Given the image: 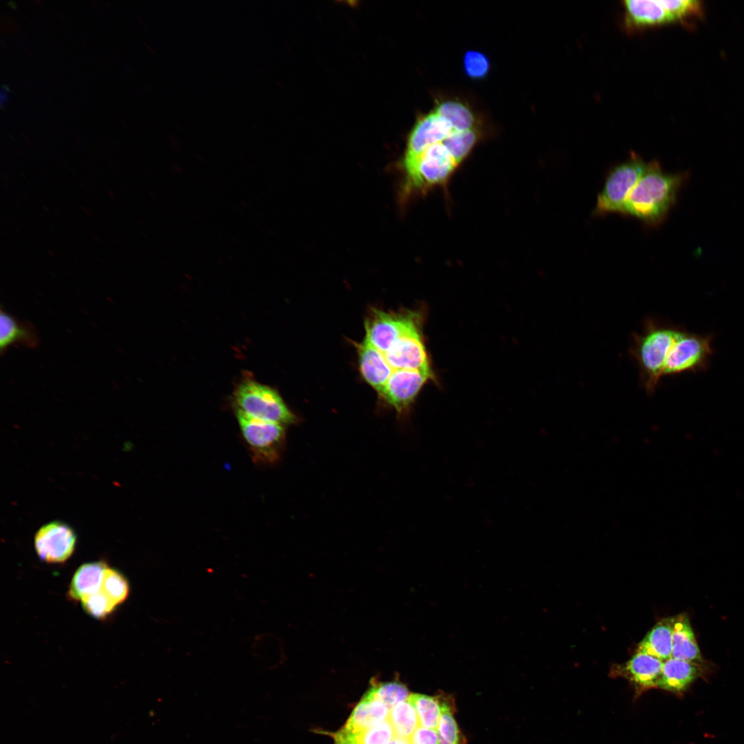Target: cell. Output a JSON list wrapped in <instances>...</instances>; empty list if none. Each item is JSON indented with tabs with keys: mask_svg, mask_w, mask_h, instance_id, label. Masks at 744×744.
Instances as JSON below:
<instances>
[{
	"mask_svg": "<svg viewBox=\"0 0 744 744\" xmlns=\"http://www.w3.org/2000/svg\"><path fill=\"white\" fill-rule=\"evenodd\" d=\"M688 178L686 173H669L652 161L629 194L623 213L645 224L657 225L667 216L675 204L678 193Z\"/></svg>",
	"mask_w": 744,
	"mask_h": 744,
	"instance_id": "6da1fadb",
	"label": "cell"
},
{
	"mask_svg": "<svg viewBox=\"0 0 744 744\" xmlns=\"http://www.w3.org/2000/svg\"><path fill=\"white\" fill-rule=\"evenodd\" d=\"M404 193H425L445 187L459 165L442 142L433 144L421 153L404 156Z\"/></svg>",
	"mask_w": 744,
	"mask_h": 744,
	"instance_id": "7a4b0ae2",
	"label": "cell"
},
{
	"mask_svg": "<svg viewBox=\"0 0 744 744\" xmlns=\"http://www.w3.org/2000/svg\"><path fill=\"white\" fill-rule=\"evenodd\" d=\"M682 332L650 320L641 333L634 336L631 353L639 364L642 382L648 393L655 391L663 377L668 353Z\"/></svg>",
	"mask_w": 744,
	"mask_h": 744,
	"instance_id": "3957f363",
	"label": "cell"
},
{
	"mask_svg": "<svg viewBox=\"0 0 744 744\" xmlns=\"http://www.w3.org/2000/svg\"><path fill=\"white\" fill-rule=\"evenodd\" d=\"M234 399L236 409L249 416L283 426L296 422L297 418L277 391L254 380L240 382L234 391Z\"/></svg>",
	"mask_w": 744,
	"mask_h": 744,
	"instance_id": "277c9868",
	"label": "cell"
},
{
	"mask_svg": "<svg viewBox=\"0 0 744 744\" xmlns=\"http://www.w3.org/2000/svg\"><path fill=\"white\" fill-rule=\"evenodd\" d=\"M646 165L639 156L632 154L629 159L613 167L597 196L595 214H622L624 203L644 172Z\"/></svg>",
	"mask_w": 744,
	"mask_h": 744,
	"instance_id": "5b68a950",
	"label": "cell"
},
{
	"mask_svg": "<svg viewBox=\"0 0 744 744\" xmlns=\"http://www.w3.org/2000/svg\"><path fill=\"white\" fill-rule=\"evenodd\" d=\"M243 437L255 462L273 463L280 455L285 440L283 425L249 416L236 409Z\"/></svg>",
	"mask_w": 744,
	"mask_h": 744,
	"instance_id": "8992f818",
	"label": "cell"
},
{
	"mask_svg": "<svg viewBox=\"0 0 744 744\" xmlns=\"http://www.w3.org/2000/svg\"><path fill=\"white\" fill-rule=\"evenodd\" d=\"M34 544L39 559L46 563L67 561L74 552L76 535L67 524L53 521L43 525L36 533Z\"/></svg>",
	"mask_w": 744,
	"mask_h": 744,
	"instance_id": "52a82bcc",
	"label": "cell"
},
{
	"mask_svg": "<svg viewBox=\"0 0 744 744\" xmlns=\"http://www.w3.org/2000/svg\"><path fill=\"white\" fill-rule=\"evenodd\" d=\"M711 353L710 340L682 332L670 349L663 376L694 370L705 362Z\"/></svg>",
	"mask_w": 744,
	"mask_h": 744,
	"instance_id": "ba28073f",
	"label": "cell"
},
{
	"mask_svg": "<svg viewBox=\"0 0 744 744\" xmlns=\"http://www.w3.org/2000/svg\"><path fill=\"white\" fill-rule=\"evenodd\" d=\"M433 378V373L420 371H397L378 394L399 414H404L408 411L422 386Z\"/></svg>",
	"mask_w": 744,
	"mask_h": 744,
	"instance_id": "9c48e42d",
	"label": "cell"
},
{
	"mask_svg": "<svg viewBox=\"0 0 744 744\" xmlns=\"http://www.w3.org/2000/svg\"><path fill=\"white\" fill-rule=\"evenodd\" d=\"M454 132L449 122L435 111L421 117L410 132L404 156L418 154L442 142Z\"/></svg>",
	"mask_w": 744,
	"mask_h": 744,
	"instance_id": "30bf717a",
	"label": "cell"
},
{
	"mask_svg": "<svg viewBox=\"0 0 744 744\" xmlns=\"http://www.w3.org/2000/svg\"><path fill=\"white\" fill-rule=\"evenodd\" d=\"M663 661L651 655L636 652L626 663L619 666V673L639 690L658 688Z\"/></svg>",
	"mask_w": 744,
	"mask_h": 744,
	"instance_id": "8fae6325",
	"label": "cell"
},
{
	"mask_svg": "<svg viewBox=\"0 0 744 744\" xmlns=\"http://www.w3.org/2000/svg\"><path fill=\"white\" fill-rule=\"evenodd\" d=\"M39 344V333L28 321H21L1 308L0 351L3 355L10 346L36 348Z\"/></svg>",
	"mask_w": 744,
	"mask_h": 744,
	"instance_id": "7c38bea8",
	"label": "cell"
},
{
	"mask_svg": "<svg viewBox=\"0 0 744 744\" xmlns=\"http://www.w3.org/2000/svg\"><path fill=\"white\" fill-rule=\"evenodd\" d=\"M626 24L628 28H644L673 22L659 0L623 1Z\"/></svg>",
	"mask_w": 744,
	"mask_h": 744,
	"instance_id": "4fadbf2b",
	"label": "cell"
},
{
	"mask_svg": "<svg viewBox=\"0 0 744 744\" xmlns=\"http://www.w3.org/2000/svg\"><path fill=\"white\" fill-rule=\"evenodd\" d=\"M389 711L380 701L364 694L340 730L352 733L366 730L388 719Z\"/></svg>",
	"mask_w": 744,
	"mask_h": 744,
	"instance_id": "5bb4252c",
	"label": "cell"
},
{
	"mask_svg": "<svg viewBox=\"0 0 744 744\" xmlns=\"http://www.w3.org/2000/svg\"><path fill=\"white\" fill-rule=\"evenodd\" d=\"M358 349L360 371L365 381L378 393L393 372L380 353L366 340L359 344Z\"/></svg>",
	"mask_w": 744,
	"mask_h": 744,
	"instance_id": "9a60e30c",
	"label": "cell"
},
{
	"mask_svg": "<svg viewBox=\"0 0 744 744\" xmlns=\"http://www.w3.org/2000/svg\"><path fill=\"white\" fill-rule=\"evenodd\" d=\"M701 674L699 663L672 657L663 662L658 688L672 692H683Z\"/></svg>",
	"mask_w": 744,
	"mask_h": 744,
	"instance_id": "2e32d148",
	"label": "cell"
},
{
	"mask_svg": "<svg viewBox=\"0 0 744 744\" xmlns=\"http://www.w3.org/2000/svg\"><path fill=\"white\" fill-rule=\"evenodd\" d=\"M672 657L697 663L701 662V654L688 615L672 617Z\"/></svg>",
	"mask_w": 744,
	"mask_h": 744,
	"instance_id": "e0dca14e",
	"label": "cell"
},
{
	"mask_svg": "<svg viewBox=\"0 0 744 744\" xmlns=\"http://www.w3.org/2000/svg\"><path fill=\"white\" fill-rule=\"evenodd\" d=\"M107 568L104 561L82 564L72 577L68 597L73 601H81L85 597L99 591Z\"/></svg>",
	"mask_w": 744,
	"mask_h": 744,
	"instance_id": "ac0fdd59",
	"label": "cell"
},
{
	"mask_svg": "<svg viewBox=\"0 0 744 744\" xmlns=\"http://www.w3.org/2000/svg\"><path fill=\"white\" fill-rule=\"evenodd\" d=\"M637 652L651 655L663 662L672 658V617L659 621L639 643Z\"/></svg>",
	"mask_w": 744,
	"mask_h": 744,
	"instance_id": "d6986e66",
	"label": "cell"
},
{
	"mask_svg": "<svg viewBox=\"0 0 744 744\" xmlns=\"http://www.w3.org/2000/svg\"><path fill=\"white\" fill-rule=\"evenodd\" d=\"M332 737L333 744H389L395 736L389 719L366 730L352 733L339 730L335 732H327Z\"/></svg>",
	"mask_w": 744,
	"mask_h": 744,
	"instance_id": "ffe728a7",
	"label": "cell"
},
{
	"mask_svg": "<svg viewBox=\"0 0 744 744\" xmlns=\"http://www.w3.org/2000/svg\"><path fill=\"white\" fill-rule=\"evenodd\" d=\"M435 112L446 118L454 131L459 132L473 129L475 118L471 110L463 103L456 100H446L438 103Z\"/></svg>",
	"mask_w": 744,
	"mask_h": 744,
	"instance_id": "44dd1931",
	"label": "cell"
},
{
	"mask_svg": "<svg viewBox=\"0 0 744 744\" xmlns=\"http://www.w3.org/2000/svg\"><path fill=\"white\" fill-rule=\"evenodd\" d=\"M388 719L395 736L408 739L420 725L416 710L408 700L395 705L389 711Z\"/></svg>",
	"mask_w": 744,
	"mask_h": 744,
	"instance_id": "7402d4cb",
	"label": "cell"
},
{
	"mask_svg": "<svg viewBox=\"0 0 744 744\" xmlns=\"http://www.w3.org/2000/svg\"><path fill=\"white\" fill-rule=\"evenodd\" d=\"M407 700L416 710L420 725L437 730L442 712L440 696L411 694Z\"/></svg>",
	"mask_w": 744,
	"mask_h": 744,
	"instance_id": "603a6c76",
	"label": "cell"
},
{
	"mask_svg": "<svg viewBox=\"0 0 744 744\" xmlns=\"http://www.w3.org/2000/svg\"><path fill=\"white\" fill-rule=\"evenodd\" d=\"M411 694L404 684L397 682H377L373 681L365 696L382 702L389 710L398 703L406 701Z\"/></svg>",
	"mask_w": 744,
	"mask_h": 744,
	"instance_id": "cb8c5ba5",
	"label": "cell"
},
{
	"mask_svg": "<svg viewBox=\"0 0 744 744\" xmlns=\"http://www.w3.org/2000/svg\"><path fill=\"white\" fill-rule=\"evenodd\" d=\"M479 138V132L473 128L464 131H454L442 143L460 165L473 150Z\"/></svg>",
	"mask_w": 744,
	"mask_h": 744,
	"instance_id": "d4e9b609",
	"label": "cell"
},
{
	"mask_svg": "<svg viewBox=\"0 0 744 744\" xmlns=\"http://www.w3.org/2000/svg\"><path fill=\"white\" fill-rule=\"evenodd\" d=\"M116 606L123 603L127 597L130 587L126 578L116 570H105L100 589Z\"/></svg>",
	"mask_w": 744,
	"mask_h": 744,
	"instance_id": "484cf974",
	"label": "cell"
},
{
	"mask_svg": "<svg viewBox=\"0 0 744 744\" xmlns=\"http://www.w3.org/2000/svg\"><path fill=\"white\" fill-rule=\"evenodd\" d=\"M441 706L442 712L437 728L440 738L448 744H459L460 732L453 716L452 705L446 699H441Z\"/></svg>",
	"mask_w": 744,
	"mask_h": 744,
	"instance_id": "4316f807",
	"label": "cell"
},
{
	"mask_svg": "<svg viewBox=\"0 0 744 744\" xmlns=\"http://www.w3.org/2000/svg\"><path fill=\"white\" fill-rule=\"evenodd\" d=\"M81 601L83 610L88 614L96 619L106 617L116 606L101 590L85 597Z\"/></svg>",
	"mask_w": 744,
	"mask_h": 744,
	"instance_id": "83f0119b",
	"label": "cell"
},
{
	"mask_svg": "<svg viewBox=\"0 0 744 744\" xmlns=\"http://www.w3.org/2000/svg\"><path fill=\"white\" fill-rule=\"evenodd\" d=\"M464 68L468 77L480 79L484 78L488 73L490 62L483 53L471 50L464 55Z\"/></svg>",
	"mask_w": 744,
	"mask_h": 744,
	"instance_id": "f1b7e54d",
	"label": "cell"
},
{
	"mask_svg": "<svg viewBox=\"0 0 744 744\" xmlns=\"http://www.w3.org/2000/svg\"><path fill=\"white\" fill-rule=\"evenodd\" d=\"M661 4L669 12L674 21L682 19L699 11V3L690 0H659Z\"/></svg>",
	"mask_w": 744,
	"mask_h": 744,
	"instance_id": "f546056e",
	"label": "cell"
},
{
	"mask_svg": "<svg viewBox=\"0 0 744 744\" xmlns=\"http://www.w3.org/2000/svg\"><path fill=\"white\" fill-rule=\"evenodd\" d=\"M411 744H439L438 732L435 729L419 725L409 738Z\"/></svg>",
	"mask_w": 744,
	"mask_h": 744,
	"instance_id": "4dcf8cb0",
	"label": "cell"
},
{
	"mask_svg": "<svg viewBox=\"0 0 744 744\" xmlns=\"http://www.w3.org/2000/svg\"><path fill=\"white\" fill-rule=\"evenodd\" d=\"M8 95V87L6 85H3L1 87V92H0V105H1V107L3 105L4 103L7 101Z\"/></svg>",
	"mask_w": 744,
	"mask_h": 744,
	"instance_id": "1f68e13d",
	"label": "cell"
},
{
	"mask_svg": "<svg viewBox=\"0 0 744 744\" xmlns=\"http://www.w3.org/2000/svg\"><path fill=\"white\" fill-rule=\"evenodd\" d=\"M389 744H411L408 738L394 736Z\"/></svg>",
	"mask_w": 744,
	"mask_h": 744,
	"instance_id": "d6a6232c",
	"label": "cell"
},
{
	"mask_svg": "<svg viewBox=\"0 0 744 744\" xmlns=\"http://www.w3.org/2000/svg\"><path fill=\"white\" fill-rule=\"evenodd\" d=\"M439 744H448V743H446V742H444V741H441V740H440V741Z\"/></svg>",
	"mask_w": 744,
	"mask_h": 744,
	"instance_id": "836d02e7",
	"label": "cell"
}]
</instances>
